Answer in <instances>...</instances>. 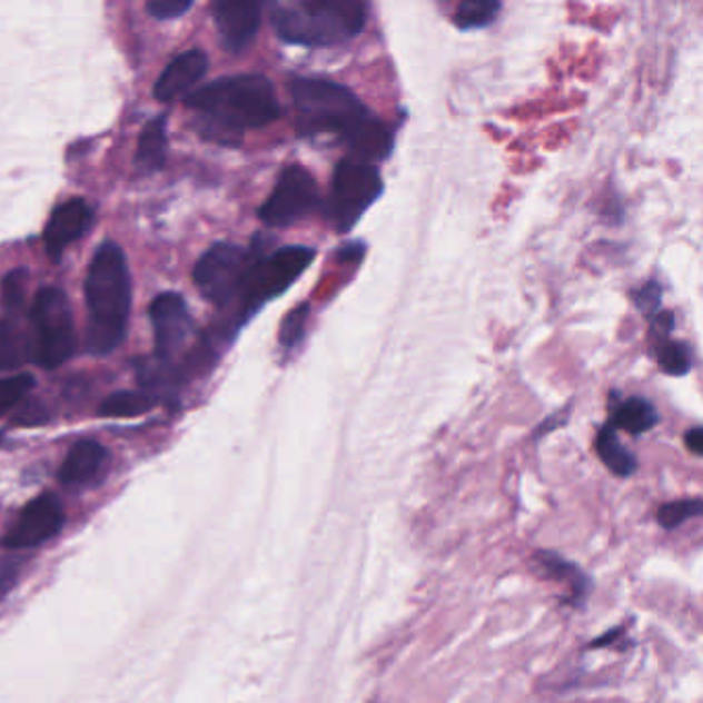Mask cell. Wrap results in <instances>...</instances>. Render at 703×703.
<instances>
[{
  "label": "cell",
  "mask_w": 703,
  "mask_h": 703,
  "mask_svg": "<svg viewBox=\"0 0 703 703\" xmlns=\"http://www.w3.org/2000/svg\"><path fill=\"white\" fill-rule=\"evenodd\" d=\"M289 93L296 108L299 137L335 139L349 156L382 161L393 154V132L349 87L320 77H291Z\"/></svg>",
  "instance_id": "cell-1"
},
{
  "label": "cell",
  "mask_w": 703,
  "mask_h": 703,
  "mask_svg": "<svg viewBox=\"0 0 703 703\" xmlns=\"http://www.w3.org/2000/svg\"><path fill=\"white\" fill-rule=\"evenodd\" d=\"M205 135L215 141L238 142L241 132L265 128L281 116L275 87L263 75L217 79L188 98Z\"/></svg>",
  "instance_id": "cell-2"
},
{
  "label": "cell",
  "mask_w": 703,
  "mask_h": 703,
  "mask_svg": "<svg viewBox=\"0 0 703 703\" xmlns=\"http://www.w3.org/2000/svg\"><path fill=\"white\" fill-rule=\"evenodd\" d=\"M130 273L127 256L113 241L101 244L87 270L85 299L89 311L87 349L108 355L127 337L130 314Z\"/></svg>",
  "instance_id": "cell-3"
},
{
  "label": "cell",
  "mask_w": 703,
  "mask_h": 703,
  "mask_svg": "<svg viewBox=\"0 0 703 703\" xmlns=\"http://www.w3.org/2000/svg\"><path fill=\"white\" fill-rule=\"evenodd\" d=\"M273 28L283 42L324 48L357 38L367 21L362 0H291L273 7Z\"/></svg>",
  "instance_id": "cell-4"
},
{
  "label": "cell",
  "mask_w": 703,
  "mask_h": 703,
  "mask_svg": "<svg viewBox=\"0 0 703 703\" xmlns=\"http://www.w3.org/2000/svg\"><path fill=\"white\" fill-rule=\"evenodd\" d=\"M384 180L376 164L345 156L337 164L330 184L326 212L338 234H349L367 209L382 197Z\"/></svg>",
  "instance_id": "cell-5"
},
{
  "label": "cell",
  "mask_w": 703,
  "mask_h": 703,
  "mask_svg": "<svg viewBox=\"0 0 703 703\" xmlns=\"http://www.w3.org/2000/svg\"><path fill=\"white\" fill-rule=\"evenodd\" d=\"M316 250L310 246H285L277 253L256 254L241 291V323L267 301L285 294L310 268Z\"/></svg>",
  "instance_id": "cell-6"
},
{
  "label": "cell",
  "mask_w": 703,
  "mask_h": 703,
  "mask_svg": "<svg viewBox=\"0 0 703 703\" xmlns=\"http://www.w3.org/2000/svg\"><path fill=\"white\" fill-rule=\"evenodd\" d=\"M31 324L33 359L43 369H57L62 366L71 357L77 343L69 297L57 287L40 289L31 308Z\"/></svg>",
  "instance_id": "cell-7"
},
{
  "label": "cell",
  "mask_w": 703,
  "mask_h": 703,
  "mask_svg": "<svg viewBox=\"0 0 703 703\" xmlns=\"http://www.w3.org/2000/svg\"><path fill=\"white\" fill-rule=\"evenodd\" d=\"M258 250H246L236 244H215L198 258L195 267V283L198 291L217 308H226L234 299L241 297L248 273Z\"/></svg>",
  "instance_id": "cell-8"
},
{
  "label": "cell",
  "mask_w": 703,
  "mask_h": 703,
  "mask_svg": "<svg viewBox=\"0 0 703 703\" xmlns=\"http://www.w3.org/2000/svg\"><path fill=\"white\" fill-rule=\"evenodd\" d=\"M323 207V195L316 178L301 166L283 169L273 192L258 209L260 221L268 227L296 226Z\"/></svg>",
  "instance_id": "cell-9"
},
{
  "label": "cell",
  "mask_w": 703,
  "mask_h": 703,
  "mask_svg": "<svg viewBox=\"0 0 703 703\" xmlns=\"http://www.w3.org/2000/svg\"><path fill=\"white\" fill-rule=\"evenodd\" d=\"M151 323L156 328V357L171 364V359L182 352L192 335V318L180 294H161L149 308Z\"/></svg>",
  "instance_id": "cell-10"
},
{
  "label": "cell",
  "mask_w": 703,
  "mask_h": 703,
  "mask_svg": "<svg viewBox=\"0 0 703 703\" xmlns=\"http://www.w3.org/2000/svg\"><path fill=\"white\" fill-rule=\"evenodd\" d=\"M65 524L62 507L52 495H40L29 502L7 535L11 548L38 547L60 533Z\"/></svg>",
  "instance_id": "cell-11"
},
{
  "label": "cell",
  "mask_w": 703,
  "mask_h": 703,
  "mask_svg": "<svg viewBox=\"0 0 703 703\" xmlns=\"http://www.w3.org/2000/svg\"><path fill=\"white\" fill-rule=\"evenodd\" d=\"M212 13L224 46L229 52H241L260 29L263 7L254 0H219L212 4Z\"/></svg>",
  "instance_id": "cell-12"
},
{
  "label": "cell",
  "mask_w": 703,
  "mask_h": 703,
  "mask_svg": "<svg viewBox=\"0 0 703 703\" xmlns=\"http://www.w3.org/2000/svg\"><path fill=\"white\" fill-rule=\"evenodd\" d=\"M91 226V209L83 198H72L55 209L43 229V244L52 260H60L65 250Z\"/></svg>",
  "instance_id": "cell-13"
},
{
  "label": "cell",
  "mask_w": 703,
  "mask_h": 703,
  "mask_svg": "<svg viewBox=\"0 0 703 703\" xmlns=\"http://www.w3.org/2000/svg\"><path fill=\"white\" fill-rule=\"evenodd\" d=\"M209 60L200 50H190L182 57L171 60L166 71L157 79L156 99L159 101H176L186 96L195 85L205 77Z\"/></svg>",
  "instance_id": "cell-14"
},
{
  "label": "cell",
  "mask_w": 703,
  "mask_h": 703,
  "mask_svg": "<svg viewBox=\"0 0 703 703\" xmlns=\"http://www.w3.org/2000/svg\"><path fill=\"white\" fill-rule=\"evenodd\" d=\"M110 463L108 450L93 442L83 439L72 446V450L67 454L65 463L60 466V481L65 485H89L98 481Z\"/></svg>",
  "instance_id": "cell-15"
},
{
  "label": "cell",
  "mask_w": 703,
  "mask_h": 703,
  "mask_svg": "<svg viewBox=\"0 0 703 703\" xmlns=\"http://www.w3.org/2000/svg\"><path fill=\"white\" fill-rule=\"evenodd\" d=\"M166 157H168L166 120L157 118V120L147 122L142 128L139 145H137V154H135V168L142 176L156 174L157 169L166 166Z\"/></svg>",
  "instance_id": "cell-16"
},
{
  "label": "cell",
  "mask_w": 703,
  "mask_h": 703,
  "mask_svg": "<svg viewBox=\"0 0 703 703\" xmlns=\"http://www.w3.org/2000/svg\"><path fill=\"white\" fill-rule=\"evenodd\" d=\"M656 423H659L656 407L642 396H633L627 400H620V405L613 408V419L608 425L621 427L623 432H627L632 436H642V434L650 432Z\"/></svg>",
  "instance_id": "cell-17"
},
{
  "label": "cell",
  "mask_w": 703,
  "mask_h": 703,
  "mask_svg": "<svg viewBox=\"0 0 703 703\" xmlns=\"http://www.w3.org/2000/svg\"><path fill=\"white\" fill-rule=\"evenodd\" d=\"M596 452H598L603 465L617 477H632L637 468L635 456L621 444L620 437L615 434V427H611V425L601 427V432L596 436Z\"/></svg>",
  "instance_id": "cell-18"
},
{
  "label": "cell",
  "mask_w": 703,
  "mask_h": 703,
  "mask_svg": "<svg viewBox=\"0 0 703 703\" xmlns=\"http://www.w3.org/2000/svg\"><path fill=\"white\" fill-rule=\"evenodd\" d=\"M33 357L29 338L13 323L0 320V372L26 366Z\"/></svg>",
  "instance_id": "cell-19"
},
{
  "label": "cell",
  "mask_w": 703,
  "mask_h": 703,
  "mask_svg": "<svg viewBox=\"0 0 703 703\" xmlns=\"http://www.w3.org/2000/svg\"><path fill=\"white\" fill-rule=\"evenodd\" d=\"M156 407V396L147 393V390H120L113 393L101 403L99 415L101 417H139L145 415L149 408Z\"/></svg>",
  "instance_id": "cell-20"
},
{
  "label": "cell",
  "mask_w": 703,
  "mask_h": 703,
  "mask_svg": "<svg viewBox=\"0 0 703 703\" xmlns=\"http://www.w3.org/2000/svg\"><path fill=\"white\" fill-rule=\"evenodd\" d=\"M499 11L502 2L497 0H465L454 13V26L463 31L487 28L497 19Z\"/></svg>",
  "instance_id": "cell-21"
},
{
  "label": "cell",
  "mask_w": 703,
  "mask_h": 703,
  "mask_svg": "<svg viewBox=\"0 0 703 703\" xmlns=\"http://www.w3.org/2000/svg\"><path fill=\"white\" fill-rule=\"evenodd\" d=\"M654 353H656V362L659 367L666 376H687L693 367V357H691L690 345L681 343V340H673V338H666L659 345H654Z\"/></svg>",
  "instance_id": "cell-22"
},
{
  "label": "cell",
  "mask_w": 703,
  "mask_h": 703,
  "mask_svg": "<svg viewBox=\"0 0 703 703\" xmlns=\"http://www.w3.org/2000/svg\"><path fill=\"white\" fill-rule=\"evenodd\" d=\"M536 562L541 563V567L547 572L548 577H553L557 582H565L567 588H572L577 598L586 596L588 580L584 574L577 572L576 565L565 562L560 555H553V553H536Z\"/></svg>",
  "instance_id": "cell-23"
},
{
  "label": "cell",
  "mask_w": 703,
  "mask_h": 703,
  "mask_svg": "<svg viewBox=\"0 0 703 703\" xmlns=\"http://www.w3.org/2000/svg\"><path fill=\"white\" fill-rule=\"evenodd\" d=\"M308 318H310V306L308 304L297 306V308H294L285 316V320L281 323V330H279V345L285 352H294L297 345L304 340Z\"/></svg>",
  "instance_id": "cell-24"
},
{
  "label": "cell",
  "mask_w": 703,
  "mask_h": 703,
  "mask_svg": "<svg viewBox=\"0 0 703 703\" xmlns=\"http://www.w3.org/2000/svg\"><path fill=\"white\" fill-rule=\"evenodd\" d=\"M26 287H28V270L23 268H14L2 279V287H0L2 306L11 316L14 311L21 310L26 301Z\"/></svg>",
  "instance_id": "cell-25"
},
{
  "label": "cell",
  "mask_w": 703,
  "mask_h": 703,
  "mask_svg": "<svg viewBox=\"0 0 703 703\" xmlns=\"http://www.w3.org/2000/svg\"><path fill=\"white\" fill-rule=\"evenodd\" d=\"M31 388H33V378L29 374L0 380V417L17 407L28 396Z\"/></svg>",
  "instance_id": "cell-26"
},
{
  "label": "cell",
  "mask_w": 703,
  "mask_h": 703,
  "mask_svg": "<svg viewBox=\"0 0 703 703\" xmlns=\"http://www.w3.org/2000/svg\"><path fill=\"white\" fill-rule=\"evenodd\" d=\"M702 516V502L700 499H683V502H673L661 507L659 512V522L664 528H676L679 524H683L690 518Z\"/></svg>",
  "instance_id": "cell-27"
},
{
  "label": "cell",
  "mask_w": 703,
  "mask_h": 703,
  "mask_svg": "<svg viewBox=\"0 0 703 703\" xmlns=\"http://www.w3.org/2000/svg\"><path fill=\"white\" fill-rule=\"evenodd\" d=\"M662 304V287L659 281H650L635 291V306L646 318H654Z\"/></svg>",
  "instance_id": "cell-28"
},
{
  "label": "cell",
  "mask_w": 703,
  "mask_h": 703,
  "mask_svg": "<svg viewBox=\"0 0 703 703\" xmlns=\"http://www.w3.org/2000/svg\"><path fill=\"white\" fill-rule=\"evenodd\" d=\"M192 7L190 0H151L147 4L149 14H154L159 21L164 19H176L180 14L186 13Z\"/></svg>",
  "instance_id": "cell-29"
},
{
  "label": "cell",
  "mask_w": 703,
  "mask_h": 703,
  "mask_svg": "<svg viewBox=\"0 0 703 703\" xmlns=\"http://www.w3.org/2000/svg\"><path fill=\"white\" fill-rule=\"evenodd\" d=\"M673 328H675V314H673V311H659V314L654 316V320H652L654 345H659L662 340L671 338Z\"/></svg>",
  "instance_id": "cell-30"
},
{
  "label": "cell",
  "mask_w": 703,
  "mask_h": 703,
  "mask_svg": "<svg viewBox=\"0 0 703 703\" xmlns=\"http://www.w3.org/2000/svg\"><path fill=\"white\" fill-rule=\"evenodd\" d=\"M685 444L695 456H700L703 450V432L702 427H693L691 432L685 434Z\"/></svg>",
  "instance_id": "cell-31"
}]
</instances>
